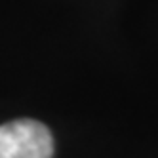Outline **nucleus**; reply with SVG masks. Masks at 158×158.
<instances>
[{"label":"nucleus","mask_w":158,"mask_h":158,"mask_svg":"<svg viewBox=\"0 0 158 158\" xmlns=\"http://www.w3.org/2000/svg\"><path fill=\"white\" fill-rule=\"evenodd\" d=\"M53 137L42 122L19 118L0 124V158H52Z\"/></svg>","instance_id":"1"}]
</instances>
